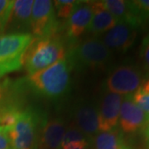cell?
<instances>
[{
  "label": "cell",
  "mask_w": 149,
  "mask_h": 149,
  "mask_svg": "<svg viewBox=\"0 0 149 149\" xmlns=\"http://www.w3.org/2000/svg\"><path fill=\"white\" fill-rule=\"evenodd\" d=\"M71 67L66 58L29 75L27 84L38 95L49 100H61L70 91Z\"/></svg>",
  "instance_id": "cell-1"
},
{
  "label": "cell",
  "mask_w": 149,
  "mask_h": 149,
  "mask_svg": "<svg viewBox=\"0 0 149 149\" xmlns=\"http://www.w3.org/2000/svg\"><path fill=\"white\" fill-rule=\"evenodd\" d=\"M65 58L71 69L79 71L104 70L111 63V52L98 37L85 38L75 43L66 52Z\"/></svg>",
  "instance_id": "cell-2"
},
{
  "label": "cell",
  "mask_w": 149,
  "mask_h": 149,
  "mask_svg": "<svg viewBox=\"0 0 149 149\" xmlns=\"http://www.w3.org/2000/svg\"><path fill=\"white\" fill-rule=\"evenodd\" d=\"M65 56V43L59 34L33 38L25 54V68L30 75L51 66Z\"/></svg>",
  "instance_id": "cell-3"
},
{
  "label": "cell",
  "mask_w": 149,
  "mask_h": 149,
  "mask_svg": "<svg viewBox=\"0 0 149 149\" xmlns=\"http://www.w3.org/2000/svg\"><path fill=\"white\" fill-rule=\"evenodd\" d=\"M47 117L35 108L22 110L16 123L7 129L12 149H37L39 136Z\"/></svg>",
  "instance_id": "cell-4"
},
{
  "label": "cell",
  "mask_w": 149,
  "mask_h": 149,
  "mask_svg": "<svg viewBox=\"0 0 149 149\" xmlns=\"http://www.w3.org/2000/svg\"><path fill=\"white\" fill-rule=\"evenodd\" d=\"M32 39L31 33L0 35V77L21 69Z\"/></svg>",
  "instance_id": "cell-5"
},
{
  "label": "cell",
  "mask_w": 149,
  "mask_h": 149,
  "mask_svg": "<svg viewBox=\"0 0 149 149\" xmlns=\"http://www.w3.org/2000/svg\"><path fill=\"white\" fill-rule=\"evenodd\" d=\"M144 81L143 74L135 65L125 63L109 71L104 82V91L120 95H133Z\"/></svg>",
  "instance_id": "cell-6"
},
{
  "label": "cell",
  "mask_w": 149,
  "mask_h": 149,
  "mask_svg": "<svg viewBox=\"0 0 149 149\" xmlns=\"http://www.w3.org/2000/svg\"><path fill=\"white\" fill-rule=\"evenodd\" d=\"M61 30V26L56 19L53 2L34 1L31 15V32L33 38L56 35Z\"/></svg>",
  "instance_id": "cell-7"
},
{
  "label": "cell",
  "mask_w": 149,
  "mask_h": 149,
  "mask_svg": "<svg viewBox=\"0 0 149 149\" xmlns=\"http://www.w3.org/2000/svg\"><path fill=\"white\" fill-rule=\"evenodd\" d=\"M93 16V8L91 1H77L71 14L66 19L64 30L66 42L70 47L81 37L90 26Z\"/></svg>",
  "instance_id": "cell-8"
},
{
  "label": "cell",
  "mask_w": 149,
  "mask_h": 149,
  "mask_svg": "<svg viewBox=\"0 0 149 149\" xmlns=\"http://www.w3.org/2000/svg\"><path fill=\"white\" fill-rule=\"evenodd\" d=\"M138 29L128 23L118 22L113 28L102 35L100 40L111 52L124 53L134 44Z\"/></svg>",
  "instance_id": "cell-9"
},
{
  "label": "cell",
  "mask_w": 149,
  "mask_h": 149,
  "mask_svg": "<svg viewBox=\"0 0 149 149\" xmlns=\"http://www.w3.org/2000/svg\"><path fill=\"white\" fill-rule=\"evenodd\" d=\"M122 101V95L104 91L97 105L100 132L116 129L118 124Z\"/></svg>",
  "instance_id": "cell-10"
},
{
  "label": "cell",
  "mask_w": 149,
  "mask_h": 149,
  "mask_svg": "<svg viewBox=\"0 0 149 149\" xmlns=\"http://www.w3.org/2000/svg\"><path fill=\"white\" fill-rule=\"evenodd\" d=\"M73 123L88 139H93L99 131L98 107L95 103L81 100L72 109Z\"/></svg>",
  "instance_id": "cell-11"
},
{
  "label": "cell",
  "mask_w": 149,
  "mask_h": 149,
  "mask_svg": "<svg viewBox=\"0 0 149 149\" xmlns=\"http://www.w3.org/2000/svg\"><path fill=\"white\" fill-rule=\"evenodd\" d=\"M149 118L133 100L132 95L123 97L118 123L123 132L133 133L143 128Z\"/></svg>",
  "instance_id": "cell-12"
},
{
  "label": "cell",
  "mask_w": 149,
  "mask_h": 149,
  "mask_svg": "<svg viewBox=\"0 0 149 149\" xmlns=\"http://www.w3.org/2000/svg\"><path fill=\"white\" fill-rule=\"evenodd\" d=\"M33 2L32 0H16L13 2L5 31L8 30V33H29Z\"/></svg>",
  "instance_id": "cell-13"
},
{
  "label": "cell",
  "mask_w": 149,
  "mask_h": 149,
  "mask_svg": "<svg viewBox=\"0 0 149 149\" xmlns=\"http://www.w3.org/2000/svg\"><path fill=\"white\" fill-rule=\"evenodd\" d=\"M65 131L66 126L63 118H47L40 133L37 149H61Z\"/></svg>",
  "instance_id": "cell-14"
},
{
  "label": "cell",
  "mask_w": 149,
  "mask_h": 149,
  "mask_svg": "<svg viewBox=\"0 0 149 149\" xmlns=\"http://www.w3.org/2000/svg\"><path fill=\"white\" fill-rule=\"evenodd\" d=\"M102 3L118 22H126L137 28L144 23L132 1L104 0L102 1Z\"/></svg>",
  "instance_id": "cell-15"
},
{
  "label": "cell",
  "mask_w": 149,
  "mask_h": 149,
  "mask_svg": "<svg viewBox=\"0 0 149 149\" xmlns=\"http://www.w3.org/2000/svg\"><path fill=\"white\" fill-rule=\"evenodd\" d=\"M93 16L87 32L94 37L101 36L114 27L118 21L104 7L102 1H91Z\"/></svg>",
  "instance_id": "cell-16"
},
{
  "label": "cell",
  "mask_w": 149,
  "mask_h": 149,
  "mask_svg": "<svg viewBox=\"0 0 149 149\" xmlns=\"http://www.w3.org/2000/svg\"><path fill=\"white\" fill-rule=\"evenodd\" d=\"M93 149H133L129 147L119 130L100 132L92 139Z\"/></svg>",
  "instance_id": "cell-17"
},
{
  "label": "cell",
  "mask_w": 149,
  "mask_h": 149,
  "mask_svg": "<svg viewBox=\"0 0 149 149\" xmlns=\"http://www.w3.org/2000/svg\"><path fill=\"white\" fill-rule=\"evenodd\" d=\"M21 110L17 105L8 104L0 108V126L7 130L16 123L19 117Z\"/></svg>",
  "instance_id": "cell-18"
},
{
  "label": "cell",
  "mask_w": 149,
  "mask_h": 149,
  "mask_svg": "<svg viewBox=\"0 0 149 149\" xmlns=\"http://www.w3.org/2000/svg\"><path fill=\"white\" fill-rule=\"evenodd\" d=\"M132 98L149 118V78L144 80L138 90L132 95Z\"/></svg>",
  "instance_id": "cell-19"
},
{
  "label": "cell",
  "mask_w": 149,
  "mask_h": 149,
  "mask_svg": "<svg viewBox=\"0 0 149 149\" xmlns=\"http://www.w3.org/2000/svg\"><path fill=\"white\" fill-rule=\"evenodd\" d=\"M56 16L61 19H67L77 3L74 0H57L53 2Z\"/></svg>",
  "instance_id": "cell-20"
},
{
  "label": "cell",
  "mask_w": 149,
  "mask_h": 149,
  "mask_svg": "<svg viewBox=\"0 0 149 149\" xmlns=\"http://www.w3.org/2000/svg\"><path fill=\"white\" fill-rule=\"evenodd\" d=\"M88 138L84 133L80 131L79 128L74 125L73 123H70L69 126L66 128V131L65 133L64 139L62 141V145L69 143L71 142H77V141H88Z\"/></svg>",
  "instance_id": "cell-21"
},
{
  "label": "cell",
  "mask_w": 149,
  "mask_h": 149,
  "mask_svg": "<svg viewBox=\"0 0 149 149\" xmlns=\"http://www.w3.org/2000/svg\"><path fill=\"white\" fill-rule=\"evenodd\" d=\"M13 2L14 1L0 0V35L5 32Z\"/></svg>",
  "instance_id": "cell-22"
},
{
  "label": "cell",
  "mask_w": 149,
  "mask_h": 149,
  "mask_svg": "<svg viewBox=\"0 0 149 149\" xmlns=\"http://www.w3.org/2000/svg\"><path fill=\"white\" fill-rule=\"evenodd\" d=\"M132 2L143 22H149V0H134Z\"/></svg>",
  "instance_id": "cell-23"
},
{
  "label": "cell",
  "mask_w": 149,
  "mask_h": 149,
  "mask_svg": "<svg viewBox=\"0 0 149 149\" xmlns=\"http://www.w3.org/2000/svg\"><path fill=\"white\" fill-rule=\"evenodd\" d=\"M140 57L142 59L145 70L149 72V33L144 37L141 48H140Z\"/></svg>",
  "instance_id": "cell-24"
},
{
  "label": "cell",
  "mask_w": 149,
  "mask_h": 149,
  "mask_svg": "<svg viewBox=\"0 0 149 149\" xmlns=\"http://www.w3.org/2000/svg\"><path fill=\"white\" fill-rule=\"evenodd\" d=\"M10 141L8 135V131L0 126V149H10Z\"/></svg>",
  "instance_id": "cell-25"
},
{
  "label": "cell",
  "mask_w": 149,
  "mask_h": 149,
  "mask_svg": "<svg viewBox=\"0 0 149 149\" xmlns=\"http://www.w3.org/2000/svg\"><path fill=\"white\" fill-rule=\"evenodd\" d=\"M88 147L89 141H77L62 145L61 149H88Z\"/></svg>",
  "instance_id": "cell-26"
},
{
  "label": "cell",
  "mask_w": 149,
  "mask_h": 149,
  "mask_svg": "<svg viewBox=\"0 0 149 149\" xmlns=\"http://www.w3.org/2000/svg\"><path fill=\"white\" fill-rule=\"evenodd\" d=\"M143 133L146 144H147V148H148V149H149V119L148 123H146L145 127L143 128Z\"/></svg>",
  "instance_id": "cell-27"
},
{
  "label": "cell",
  "mask_w": 149,
  "mask_h": 149,
  "mask_svg": "<svg viewBox=\"0 0 149 149\" xmlns=\"http://www.w3.org/2000/svg\"><path fill=\"white\" fill-rule=\"evenodd\" d=\"M3 95H4V88L3 87V85H0V101L2 100Z\"/></svg>",
  "instance_id": "cell-28"
},
{
  "label": "cell",
  "mask_w": 149,
  "mask_h": 149,
  "mask_svg": "<svg viewBox=\"0 0 149 149\" xmlns=\"http://www.w3.org/2000/svg\"><path fill=\"white\" fill-rule=\"evenodd\" d=\"M10 149H12V148H10Z\"/></svg>",
  "instance_id": "cell-29"
}]
</instances>
